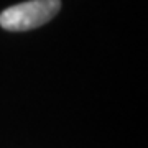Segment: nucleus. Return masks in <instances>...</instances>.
I'll return each mask as SVG.
<instances>
[{"label":"nucleus","instance_id":"nucleus-1","mask_svg":"<svg viewBox=\"0 0 148 148\" xmlns=\"http://www.w3.org/2000/svg\"><path fill=\"white\" fill-rule=\"evenodd\" d=\"M61 8V0H30L0 13V27L8 32H27L48 23Z\"/></svg>","mask_w":148,"mask_h":148}]
</instances>
